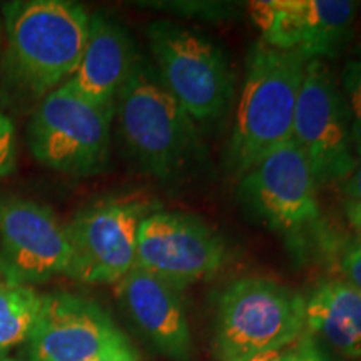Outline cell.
I'll use <instances>...</instances> for the list:
<instances>
[{"label":"cell","instance_id":"22","mask_svg":"<svg viewBox=\"0 0 361 361\" xmlns=\"http://www.w3.org/2000/svg\"><path fill=\"white\" fill-rule=\"evenodd\" d=\"M296 361H331L324 355L319 343L308 333H303L300 340L296 341Z\"/></svg>","mask_w":361,"mask_h":361},{"label":"cell","instance_id":"9","mask_svg":"<svg viewBox=\"0 0 361 361\" xmlns=\"http://www.w3.org/2000/svg\"><path fill=\"white\" fill-rule=\"evenodd\" d=\"M228 259L224 239L192 214L156 211L139 226L135 268L164 279L180 291L214 276Z\"/></svg>","mask_w":361,"mask_h":361},{"label":"cell","instance_id":"19","mask_svg":"<svg viewBox=\"0 0 361 361\" xmlns=\"http://www.w3.org/2000/svg\"><path fill=\"white\" fill-rule=\"evenodd\" d=\"M16 128H13L12 121L0 111V178L8 176L16 169Z\"/></svg>","mask_w":361,"mask_h":361},{"label":"cell","instance_id":"8","mask_svg":"<svg viewBox=\"0 0 361 361\" xmlns=\"http://www.w3.org/2000/svg\"><path fill=\"white\" fill-rule=\"evenodd\" d=\"M316 186L308 161L291 141L241 176L238 197L246 213L271 231L300 241L319 223Z\"/></svg>","mask_w":361,"mask_h":361},{"label":"cell","instance_id":"11","mask_svg":"<svg viewBox=\"0 0 361 361\" xmlns=\"http://www.w3.org/2000/svg\"><path fill=\"white\" fill-rule=\"evenodd\" d=\"M358 4L350 0H258L247 4L261 42L306 61L336 57L353 35Z\"/></svg>","mask_w":361,"mask_h":361},{"label":"cell","instance_id":"2","mask_svg":"<svg viewBox=\"0 0 361 361\" xmlns=\"http://www.w3.org/2000/svg\"><path fill=\"white\" fill-rule=\"evenodd\" d=\"M114 114L129 154L152 178L178 183L200 161L196 123L141 56L117 94Z\"/></svg>","mask_w":361,"mask_h":361},{"label":"cell","instance_id":"21","mask_svg":"<svg viewBox=\"0 0 361 361\" xmlns=\"http://www.w3.org/2000/svg\"><path fill=\"white\" fill-rule=\"evenodd\" d=\"M340 269L345 276V281L353 284L361 290V239L353 243L348 250L343 252Z\"/></svg>","mask_w":361,"mask_h":361},{"label":"cell","instance_id":"26","mask_svg":"<svg viewBox=\"0 0 361 361\" xmlns=\"http://www.w3.org/2000/svg\"><path fill=\"white\" fill-rule=\"evenodd\" d=\"M346 219L356 233L361 234V202L348 201L346 202Z\"/></svg>","mask_w":361,"mask_h":361},{"label":"cell","instance_id":"14","mask_svg":"<svg viewBox=\"0 0 361 361\" xmlns=\"http://www.w3.org/2000/svg\"><path fill=\"white\" fill-rule=\"evenodd\" d=\"M116 295L134 326L171 361H194V345L180 290L139 268L116 284Z\"/></svg>","mask_w":361,"mask_h":361},{"label":"cell","instance_id":"13","mask_svg":"<svg viewBox=\"0 0 361 361\" xmlns=\"http://www.w3.org/2000/svg\"><path fill=\"white\" fill-rule=\"evenodd\" d=\"M27 341L29 361H90L128 340L97 303L71 293H52L40 300Z\"/></svg>","mask_w":361,"mask_h":361},{"label":"cell","instance_id":"18","mask_svg":"<svg viewBox=\"0 0 361 361\" xmlns=\"http://www.w3.org/2000/svg\"><path fill=\"white\" fill-rule=\"evenodd\" d=\"M343 96L353 123L356 151L361 149V59L350 61L343 71Z\"/></svg>","mask_w":361,"mask_h":361},{"label":"cell","instance_id":"12","mask_svg":"<svg viewBox=\"0 0 361 361\" xmlns=\"http://www.w3.org/2000/svg\"><path fill=\"white\" fill-rule=\"evenodd\" d=\"M0 245L8 278L42 283L59 274L69 276V234L49 207L13 194H0Z\"/></svg>","mask_w":361,"mask_h":361},{"label":"cell","instance_id":"6","mask_svg":"<svg viewBox=\"0 0 361 361\" xmlns=\"http://www.w3.org/2000/svg\"><path fill=\"white\" fill-rule=\"evenodd\" d=\"M114 109L84 99L66 84L42 97L27 124V142L45 168L69 176L101 173L109 161Z\"/></svg>","mask_w":361,"mask_h":361},{"label":"cell","instance_id":"27","mask_svg":"<svg viewBox=\"0 0 361 361\" xmlns=\"http://www.w3.org/2000/svg\"><path fill=\"white\" fill-rule=\"evenodd\" d=\"M0 361H17V360H12V358H0Z\"/></svg>","mask_w":361,"mask_h":361},{"label":"cell","instance_id":"3","mask_svg":"<svg viewBox=\"0 0 361 361\" xmlns=\"http://www.w3.org/2000/svg\"><path fill=\"white\" fill-rule=\"evenodd\" d=\"M306 59L258 40L246 62V78L226 147V168L243 176L271 151L291 142Z\"/></svg>","mask_w":361,"mask_h":361},{"label":"cell","instance_id":"17","mask_svg":"<svg viewBox=\"0 0 361 361\" xmlns=\"http://www.w3.org/2000/svg\"><path fill=\"white\" fill-rule=\"evenodd\" d=\"M40 300L34 288L13 278H0V355L29 340Z\"/></svg>","mask_w":361,"mask_h":361},{"label":"cell","instance_id":"5","mask_svg":"<svg viewBox=\"0 0 361 361\" xmlns=\"http://www.w3.org/2000/svg\"><path fill=\"white\" fill-rule=\"evenodd\" d=\"M157 78L194 123L209 124L228 111L234 75L223 49L207 35L174 20L147 25Z\"/></svg>","mask_w":361,"mask_h":361},{"label":"cell","instance_id":"20","mask_svg":"<svg viewBox=\"0 0 361 361\" xmlns=\"http://www.w3.org/2000/svg\"><path fill=\"white\" fill-rule=\"evenodd\" d=\"M173 6L174 7L162 8L180 13H189V16H194L197 11H201L207 19H228L233 13V6L221 2H174Z\"/></svg>","mask_w":361,"mask_h":361},{"label":"cell","instance_id":"1","mask_svg":"<svg viewBox=\"0 0 361 361\" xmlns=\"http://www.w3.org/2000/svg\"><path fill=\"white\" fill-rule=\"evenodd\" d=\"M6 56L12 82L47 96L78 71L89 37L90 13L69 0H16L2 6Z\"/></svg>","mask_w":361,"mask_h":361},{"label":"cell","instance_id":"7","mask_svg":"<svg viewBox=\"0 0 361 361\" xmlns=\"http://www.w3.org/2000/svg\"><path fill=\"white\" fill-rule=\"evenodd\" d=\"M291 141L308 161L318 184L346 180L356 168L348 104L323 61L306 62Z\"/></svg>","mask_w":361,"mask_h":361},{"label":"cell","instance_id":"15","mask_svg":"<svg viewBox=\"0 0 361 361\" xmlns=\"http://www.w3.org/2000/svg\"><path fill=\"white\" fill-rule=\"evenodd\" d=\"M137 56L133 39L119 22L94 13L84 56L66 85L92 104L114 109L117 94Z\"/></svg>","mask_w":361,"mask_h":361},{"label":"cell","instance_id":"25","mask_svg":"<svg viewBox=\"0 0 361 361\" xmlns=\"http://www.w3.org/2000/svg\"><path fill=\"white\" fill-rule=\"evenodd\" d=\"M296 345V343H295ZM295 345L290 346V348L278 350V351H269V353L258 355L255 358L246 360V361H296V348Z\"/></svg>","mask_w":361,"mask_h":361},{"label":"cell","instance_id":"16","mask_svg":"<svg viewBox=\"0 0 361 361\" xmlns=\"http://www.w3.org/2000/svg\"><path fill=\"white\" fill-rule=\"evenodd\" d=\"M305 331L348 360L361 361V290L323 279L305 298Z\"/></svg>","mask_w":361,"mask_h":361},{"label":"cell","instance_id":"23","mask_svg":"<svg viewBox=\"0 0 361 361\" xmlns=\"http://www.w3.org/2000/svg\"><path fill=\"white\" fill-rule=\"evenodd\" d=\"M345 192L350 201L361 202V149L356 151V168L345 184Z\"/></svg>","mask_w":361,"mask_h":361},{"label":"cell","instance_id":"4","mask_svg":"<svg viewBox=\"0 0 361 361\" xmlns=\"http://www.w3.org/2000/svg\"><path fill=\"white\" fill-rule=\"evenodd\" d=\"M305 296L274 279L245 276L216 298L213 350L219 361H246L290 348L305 333Z\"/></svg>","mask_w":361,"mask_h":361},{"label":"cell","instance_id":"24","mask_svg":"<svg viewBox=\"0 0 361 361\" xmlns=\"http://www.w3.org/2000/svg\"><path fill=\"white\" fill-rule=\"evenodd\" d=\"M90 361H137V356H135L134 350L130 348L129 343L124 341L114 346V348L104 351L102 355H99L97 358Z\"/></svg>","mask_w":361,"mask_h":361},{"label":"cell","instance_id":"10","mask_svg":"<svg viewBox=\"0 0 361 361\" xmlns=\"http://www.w3.org/2000/svg\"><path fill=\"white\" fill-rule=\"evenodd\" d=\"M147 216L141 202L104 200L66 224L72 246L69 276L82 283L117 284L135 268L137 233Z\"/></svg>","mask_w":361,"mask_h":361}]
</instances>
